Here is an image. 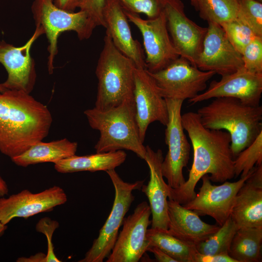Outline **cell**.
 I'll return each mask as SVG.
<instances>
[{
	"label": "cell",
	"mask_w": 262,
	"mask_h": 262,
	"mask_svg": "<svg viewBox=\"0 0 262 262\" xmlns=\"http://www.w3.org/2000/svg\"><path fill=\"white\" fill-rule=\"evenodd\" d=\"M181 120L191 142L193 161L188 180L177 188L169 186L168 198L183 205L195 197V187L204 175H210L213 182H224L234 178L235 172L231 138L227 131L205 128L197 112L184 113Z\"/></svg>",
	"instance_id": "1"
},
{
	"label": "cell",
	"mask_w": 262,
	"mask_h": 262,
	"mask_svg": "<svg viewBox=\"0 0 262 262\" xmlns=\"http://www.w3.org/2000/svg\"><path fill=\"white\" fill-rule=\"evenodd\" d=\"M52 122L48 107L21 90L0 92V151L11 159L42 141Z\"/></svg>",
	"instance_id": "2"
},
{
	"label": "cell",
	"mask_w": 262,
	"mask_h": 262,
	"mask_svg": "<svg viewBox=\"0 0 262 262\" xmlns=\"http://www.w3.org/2000/svg\"><path fill=\"white\" fill-rule=\"evenodd\" d=\"M202 125L223 130L230 136L235 158L262 132V107L246 105L238 99L220 97L197 110Z\"/></svg>",
	"instance_id": "3"
},
{
	"label": "cell",
	"mask_w": 262,
	"mask_h": 262,
	"mask_svg": "<svg viewBox=\"0 0 262 262\" xmlns=\"http://www.w3.org/2000/svg\"><path fill=\"white\" fill-rule=\"evenodd\" d=\"M84 114L90 126L100 133L96 152L126 149L145 159L146 147L140 137L133 98L107 110L87 109Z\"/></svg>",
	"instance_id": "4"
},
{
	"label": "cell",
	"mask_w": 262,
	"mask_h": 262,
	"mask_svg": "<svg viewBox=\"0 0 262 262\" xmlns=\"http://www.w3.org/2000/svg\"><path fill=\"white\" fill-rule=\"evenodd\" d=\"M134 62L114 46L106 32L96 69L98 80L95 108L107 110L133 99Z\"/></svg>",
	"instance_id": "5"
},
{
	"label": "cell",
	"mask_w": 262,
	"mask_h": 262,
	"mask_svg": "<svg viewBox=\"0 0 262 262\" xmlns=\"http://www.w3.org/2000/svg\"><path fill=\"white\" fill-rule=\"evenodd\" d=\"M31 10L36 26L42 28L48 39L49 74L53 71V61L58 53L59 35L66 31H74L80 40L87 39L96 27L84 12L66 11L57 7L53 0H34Z\"/></svg>",
	"instance_id": "6"
},
{
	"label": "cell",
	"mask_w": 262,
	"mask_h": 262,
	"mask_svg": "<svg viewBox=\"0 0 262 262\" xmlns=\"http://www.w3.org/2000/svg\"><path fill=\"white\" fill-rule=\"evenodd\" d=\"M115 191L113 207L105 223L99 230L98 237L79 262H102L107 258L115 243L118 230L131 204L134 200L133 190L140 189L144 180L133 182L124 181L115 169L106 171Z\"/></svg>",
	"instance_id": "7"
},
{
	"label": "cell",
	"mask_w": 262,
	"mask_h": 262,
	"mask_svg": "<svg viewBox=\"0 0 262 262\" xmlns=\"http://www.w3.org/2000/svg\"><path fill=\"white\" fill-rule=\"evenodd\" d=\"M148 72L164 98L183 101L204 91L207 82L215 74L213 71L199 69L181 56L159 71Z\"/></svg>",
	"instance_id": "8"
},
{
	"label": "cell",
	"mask_w": 262,
	"mask_h": 262,
	"mask_svg": "<svg viewBox=\"0 0 262 262\" xmlns=\"http://www.w3.org/2000/svg\"><path fill=\"white\" fill-rule=\"evenodd\" d=\"M165 99L168 113L165 130V141L168 151L162 163V172L168 185L176 189L185 182L183 169L188 163L190 145L181 124V110L183 100Z\"/></svg>",
	"instance_id": "9"
},
{
	"label": "cell",
	"mask_w": 262,
	"mask_h": 262,
	"mask_svg": "<svg viewBox=\"0 0 262 262\" xmlns=\"http://www.w3.org/2000/svg\"><path fill=\"white\" fill-rule=\"evenodd\" d=\"M124 12L142 35L146 69L148 72L159 71L180 56L170 37L164 11L156 18L147 19H143L139 14Z\"/></svg>",
	"instance_id": "10"
},
{
	"label": "cell",
	"mask_w": 262,
	"mask_h": 262,
	"mask_svg": "<svg viewBox=\"0 0 262 262\" xmlns=\"http://www.w3.org/2000/svg\"><path fill=\"white\" fill-rule=\"evenodd\" d=\"M151 214L149 204L144 201L132 214L124 217L122 229L106 262H137L142 258L149 246L147 232Z\"/></svg>",
	"instance_id": "11"
},
{
	"label": "cell",
	"mask_w": 262,
	"mask_h": 262,
	"mask_svg": "<svg viewBox=\"0 0 262 262\" xmlns=\"http://www.w3.org/2000/svg\"><path fill=\"white\" fill-rule=\"evenodd\" d=\"M168 31L180 56L196 67L203 49L207 27H203L189 19L181 0H165L164 9Z\"/></svg>",
	"instance_id": "12"
},
{
	"label": "cell",
	"mask_w": 262,
	"mask_h": 262,
	"mask_svg": "<svg viewBox=\"0 0 262 262\" xmlns=\"http://www.w3.org/2000/svg\"><path fill=\"white\" fill-rule=\"evenodd\" d=\"M255 166L246 176L235 182L225 181L219 185L212 184L208 175L202 178V183L195 197L182 205L199 215H209L221 226L230 216L235 197Z\"/></svg>",
	"instance_id": "13"
},
{
	"label": "cell",
	"mask_w": 262,
	"mask_h": 262,
	"mask_svg": "<svg viewBox=\"0 0 262 262\" xmlns=\"http://www.w3.org/2000/svg\"><path fill=\"white\" fill-rule=\"evenodd\" d=\"M133 98L140 137L144 142L149 124L155 121L166 126L168 113L165 99L145 68L136 67L133 75Z\"/></svg>",
	"instance_id": "14"
},
{
	"label": "cell",
	"mask_w": 262,
	"mask_h": 262,
	"mask_svg": "<svg viewBox=\"0 0 262 262\" xmlns=\"http://www.w3.org/2000/svg\"><path fill=\"white\" fill-rule=\"evenodd\" d=\"M208 23L196 67L202 71H213L221 76L244 67L242 54L230 43L221 26L212 22Z\"/></svg>",
	"instance_id": "15"
},
{
	"label": "cell",
	"mask_w": 262,
	"mask_h": 262,
	"mask_svg": "<svg viewBox=\"0 0 262 262\" xmlns=\"http://www.w3.org/2000/svg\"><path fill=\"white\" fill-rule=\"evenodd\" d=\"M43 33L42 28L36 26L33 35L21 47H16L3 40L0 42V63L8 73L7 80L2 83L6 89L21 90L28 94L33 91L36 74L30 50L35 40Z\"/></svg>",
	"instance_id": "16"
},
{
	"label": "cell",
	"mask_w": 262,
	"mask_h": 262,
	"mask_svg": "<svg viewBox=\"0 0 262 262\" xmlns=\"http://www.w3.org/2000/svg\"><path fill=\"white\" fill-rule=\"evenodd\" d=\"M262 93V73L250 72L244 67L213 81L208 89L188 101L192 104L213 98L229 97L238 99L250 106L260 105Z\"/></svg>",
	"instance_id": "17"
},
{
	"label": "cell",
	"mask_w": 262,
	"mask_h": 262,
	"mask_svg": "<svg viewBox=\"0 0 262 262\" xmlns=\"http://www.w3.org/2000/svg\"><path fill=\"white\" fill-rule=\"evenodd\" d=\"M67 196L59 186H54L37 193L25 189L8 197H0V223L6 225L16 217L28 218L52 211L67 201Z\"/></svg>",
	"instance_id": "18"
},
{
	"label": "cell",
	"mask_w": 262,
	"mask_h": 262,
	"mask_svg": "<svg viewBox=\"0 0 262 262\" xmlns=\"http://www.w3.org/2000/svg\"><path fill=\"white\" fill-rule=\"evenodd\" d=\"M146 149L144 160L149 169L150 179L147 184H143L141 189L149 201L152 215L151 228L166 230L169 186L165 182L162 172L163 152L161 149L154 151L148 146L146 147Z\"/></svg>",
	"instance_id": "19"
},
{
	"label": "cell",
	"mask_w": 262,
	"mask_h": 262,
	"mask_svg": "<svg viewBox=\"0 0 262 262\" xmlns=\"http://www.w3.org/2000/svg\"><path fill=\"white\" fill-rule=\"evenodd\" d=\"M103 18L114 46L131 60L137 68H145V57L140 43L134 39L129 20L117 0H105Z\"/></svg>",
	"instance_id": "20"
},
{
	"label": "cell",
	"mask_w": 262,
	"mask_h": 262,
	"mask_svg": "<svg viewBox=\"0 0 262 262\" xmlns=\"http://www.w3.org/2000/svg\"><path fill=\"white\" fill-rule=\"evenodd\" d=\"M230 216L239 228L262 227V164L255 166L238 191Z\"/></svg>",
	"instance_id": "21"
},
{
	"label": "cell",
	"mask_w": 262,
	"mask_h": 262,
	"mask_svg": "<svg viewBox=\"0 0 262 262\" xmlns=\"http://www.w3.org/2000/svg\"><path fill=\"white\" fill-rule=\"evenodd\" d=\"M168 226L171 235L196 246L215 232L220 228L203 221L196 212L177 201L168 200Z\"/></svg>",
	"instance_id": "22"
},
{
	"label": "cell",
	"mask_w": 262,
	"mask_h": 262,
	"mask_svg": "<svg viewBox=\"0 0 262 262\" xmlns=\"http://www.w3.org/2000/svg\"><path fill=\"white\" fill-rule=\"evenodd\" d=\"M127 154L122 150L84 156L75 155L63 159L54 164V168L60 173H67L79 171L95 172L108 171L122 164Z\"/></svg>",
	"instance_id": "23"
},
{
	"label": "cell",
	"mask_w": 262,
	"mask_h": 262,
	"mask_svg": "<svg viewBox=\"0 0 262 262\" xmlns=\"http://www.w3.org/2000/svg\"><path fill=\"white\" fill-rule=\"evenodd\" d=\"M77 147V142L66 138L47 143L40 141L11 160L16 164L22 167L47 162L55 164L75 155Z\"/></svg>",
	"instance_id": "24"
},
{
	"label": "cell",
	"mask_w": 262,
	"mask_h": 262,
	"mask_svg": "<svg viewBox=\"0 0 262 262\" xmlns=\"http://www.w3.org/2000/svg\"><path fill=\"white\" fill-rule=\"evenodd\" d=\"M262 227L241 228L231 242L229 255L236 262H261Z\"/></svg>",
	"instance_id": "25"
},
{
	"label": "cell",
	"mask_w": 262,
	"mask_h": 262,
	"mask_svg": "<svg viewBox=\"0 0 262 262\" xmlns=\"http://www.w3.org/2000/svg\"><path fill=\"white\" fill-rule=\"evenodd\" d=\"M147 238L149 246L157 247L177 262H194L196 246L170 234L167 230L147 229Z\"/></svg>",
	"instance_id": "26"
},
{
	"label": "cell",
	"mask_w": 262,
	"mask_h": 262,
	"mask_svg": "<svg viewBox=\"0 0 262 262\" xmlns=\"http://www.w3.org/2000/svg\"><path fill=\"white\" fill-rule=\"evenodd\" d=\"M238 0H197L196 10L201 18L219 25L235 18Z\"/></svg>",
	"instance_id": "27"
},
{
	"label": "cell",
	"mask_w": 262,
	"mask_h": 262,
	"mask_svg": "<svg viewBox=\"0 0 262 262\" xmlns=\"http://www.w3.org/2000/svg\"><path fill=\"white\" fill-rule=\"evenodd\" d=\"M238 229L229 216L215 232L195 246L196 250L206 255L228 254L232 240Z\"/></svg>",
	"instance_id": "28"
},
{
	"label": "cell",
	"mask_w": 262,
	"mask_h": 262,
	"mask_svg": "<svg viewBox=\"0 0 262 262\" xmlns=\"http://www.w3.org/2000/svg\"><path fill=\"white\" fill-rule=\"evenodd\" d=\"M235 176L247 175L255 166L262 164V132L235 158Z\"/></svg>",
	"instance_id": "29"
},
{
	"label": "cell",
	"mask_w": 262,
	"mask_h": 262,
	"mask_svg": "<svg viewBox=\"0 0 262 262\" xmlns=\"http://www.w3.org/2000/svg\"><path fill=\"white\" fill-rule=\"evenodd\" d=\"M221 26L230 43L241 54L245 48L258 36L246 23L237 17Z\"/></svg>",
	"instance_id": "30"
},
{
	"label": "cell",
	"mask_w": 262,
	"mask_h": 262,
	"mask_svg": "<svg viewBox=\"0 0 262 262\" xmlns=\"http://www.w3.org/2000/svg\"><path fill=\"white\" fill-rule=\"evenodd\" d=\"M236 17L246 23L255 34L262 37V3L258 0H238Z\"/></svg>",
	"instance_id": "31"
},
{
	"label": "cell",
	"mask_w": 262,
	"mask_h": 262,
	"mask_svg": "<svg viewBox=\"0 0 262 262\" xmlns=\"http://www.w3.org/2000/svg\"><path fill=\"white\" fill-rule=\"evenodd\" d=\"M122 9L136 14H143L148 19L156 18L164 11L165 0H117Z\"/></svg>",
	"instance_id": "32"
},
{
	"label": "cell",
	"mask_w": 262,
	"mask_h": 262,
	"mask_svg": "<svg viewBox=\"0 0 262 262\" xmlns=\"http://www.w3.org/2000/svg\"><path fill=\"white\" fill-rule=\"evenodd\" d=\"M244 68L256 73H262V37L256 36L242 53Z\"/></svg>",
	"instance_id": "33"
},
{
	"label": "cell",
	"mask_w": 262,
	"mask_h": 262,
	"mask_svg": "<svg viewBox=\"0 0 262 262\" xmlns=\"http://www.w3.org/2000/svg\"><path fill=\"white\" fill-rule=\"evenodd\" d=\"M57 221L52 220L46 217L41 219L36 225V229L38 232L43 233L46 236L48 242V250L46 254L45 262H60L55 255L52 242V237L55 230L58 228Z\"/></svg>",
	"instance_id": "34"
},
{
	"label": "cell",
	"mask_w": 262,
	"mask_h": 262,
	"mask_svg": "<svg viewBox=\"0 0 262 262\" xmlns=\"http://www.w3.org/2000/svg\"><path fill=\"white\" fill-rule=\"evenodd\" d=\"M105 0H78L77 8L84 12L96 27H105L103 9Z\"/></svg>",
	"instance_id": "35"
},
{
	"label": "cell",
	"mask_w": 262,
	"mask_h": 262,
	"mask_svg": "<svg viewBox=\"0 0 262 262\" xmlns=\"http://www.w3.org/2000/svg\"><path fill=\"white\" fill-rule=\"evenodd\" d=\"M194 262H236V261L231 258L228 254L206 255L201 254L196 251Z\"/></svg>",
	"instance_id": "36"
},
{
	"label": "cell",
	"mask_w": 262,
	"mask_h": 262,
	"mask_svg": "<svg viewBox=\"0 0 262 262\" xmlns=\"http://www.w3.org/2000/svg\"><path fill=\"white\" fill-rule=\"evenodd\" d=\"M147 251L152 253L156 260L159 262H177L163 251L155 246H149Z\"/></svg>",
	"instance_id": "37"
},
{
	"label": "cell",
	"mask_w": 262,
	"mask_h": 262,
	"mask_svg": "<svg viewBox=\"0 0 262 262\" xmlns=\"http://www.w3.org/2000/svg\"><path fill=\"white\" fill-rule=\"evenodd\" d=\"M54 4L58 8L70 12L77 8L78 0H54Z\"/></svg>",
	"instance_id": "38"
},
{
	"label": "cell",
	"mask_w": 262,
	"mask_h": 262,
	"mask_svg": "<svg viewBox=\"0 0 262 262\" xmlns=\"http://www.w3.org/2000/svg\"><path fill=\"white\" fill-rule=\"evenodd\" d=\"M46 254L39 253L35 255L31 256L30 258L22 257L17 260V262H45Z\"/></svg>",
	"instance_id": "39"
},
{
	"label": "cell",
	"mask_w": 262,
	"mask_h": 262,
	"mask_svg": "<svg viewBox=\"0 0 262 262\" xmlns=\"http://www.w3.org/2000/svg\"><path fill=\"white\" fill-rule=\"evenodd\" d=\"M8 193V188L6 182L0 176V197L3 196Z\"/></svg>",
	"instance_id": "40"
},
{
	"label": "cell",
	"mask_w": 262,
	"mask_h": 262,
	"mask_svg": "<svg viewBox=\"0 0 262 262\" xmlns=\"http://www.w3.org/2000/svg\"><path fill=\"white\" fill-rule=\"evenodd\" d=\"M7 229V225H3L0 223V236H1Z\"/></svg>",
	"instance_id": "41"
},
{
	"label": "cell",
	"mask_w": 262,
	"mask_h": 262,
	"mask_svg": "<svg viewBox=\"0 0 262 262\" xmlns=\"http://www.w3.org/2000/svg\"><path fill=\"white\" fill-rule=\"evenodd\" d=\"M191 4L194 7V8H196V4H197V0H190Z\"/></svg>",
	"instance_id": "42"
},
{
	"label": "cell",
	"mask_w": 262,
	"mask_h": 262,
	"mask_svg": "<svg viewBox=\"0 0 262 262\" xmlns=\"http://www.w3.org/2000/svg\"><path fill=\"white\" fill-rule=\"evenodd\" d=\"M7 90L6 89L4 86L3 85L2 83H0V92H3L5 90Z\"/></svg>",
	"instance_id": "43"
},
{
	"label": "cell",
	"mask_w": 262,
	"mask_h": 262,
	"mask_svg": "<svg viewBox=\"0 0 262 262\" xmlns=\"http://www.w3.org/2000/svg\"><path fill=\"white\" fill-rule=\"evenodd\" d=\"M259 0V1H262V0Z\"/></svg>",
	"instance_id": "44"
}]
</instances>
